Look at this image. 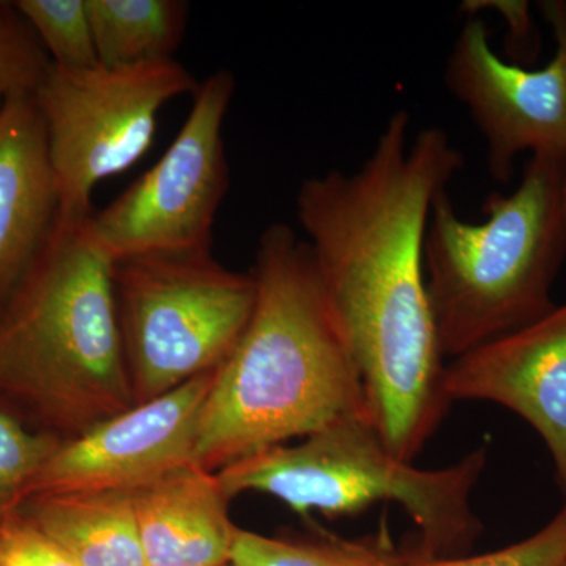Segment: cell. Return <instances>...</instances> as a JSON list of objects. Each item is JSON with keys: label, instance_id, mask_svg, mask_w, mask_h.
I'll return each instance as SVG.
<instances>
[{"label": "cell", "instance_id": "6", "mask_svg": "<svg viewBox=\"0 0 566 566\" xmlns=\"http://www.w3.org/2000/svg\"><path fill=\"white\" fill-rule=\"evenodd\" d=\"M134 401L145 403L216 370L256 301L251 273L207 255H142L112 263Z\"/></svg>", "mask_w": 566, "mask_h": 566}, {"label": "cell", "instance_id": "8", "mask_svg": "<svg viewBox=\"0 0 566 566\" xmlns=\"http://www.w3.org/2000/svg\"><path fill=\"white\" fill-rule=\"evenodd\" d=\"M237 80L219 70L200 82L180 132L155 166L87 219L112 263L142 255L212 253L216 216L230 185L223 125Z\"/></svg>", "mask_w": 566, "mask_h": 566}, {"label": "cell", "instance_id": "13", "mask_svg": "<svg viewBox=\"0 0 566 566\" xmlns=\"http://www.w3.org/2000/svg\"><path fill=\"white\" fill-rule=\"evenodd\" d=\"M218 472L186 464L134 491L147 566L232 564L238 527Z\"/></svg>", "mask_w": 566, "mask_h": 566}, {"label": "cell", "instance_id": "7", "mask_svg": "<svg viewBox=\"0 0 566 566\" xmlns=\"http://www.w3.org/2000/svg\"><path fill=\"white\" fill-rule=\"evenodd\" d=\"M199 84L175 59L122 69L66 70L51 63L33 102L61 192V218H91L96 185L139 161L151 147L163 107L193 95Z\"/></svg>", "mask_w": 566, "mask_h": 566}, {"label": "cell", "instance_id": "4", "mask_svg": "<svg viewBox=\"0 0 566 566\" xmlns=\"http://www.w3.org/2000/svg\"><path fill=\"white\" fill-rule=\"evenodd\" d=\"M562 180L564 159L531 156L515 191L486 197L479 223L460 218L447 191L436 197L423 270L447 359L556 307L551 290L566 256Z\"/></svg>", "mask_w": 566, "mask_h": 566}, {"label": "cell", "instance_id": "10", "mask_svg": "<svg viewBox=\"0 0 566 566\" xmlns=\"http://www.w3.org/2000/svg\"><path fill=\"white\" fill-rule=\"evenodd\" d=\"M214 371L134 405L76 438L62 439L29 488L40 494L134 493L193 464L197 430Z\"/></svg>", "mask_w": 566, "mask_h": 566}, {"label": "cell", "instance_id": "12", "mask_svg": "<svg viewBox=\"0 0 566 566\" xmlns=\"http://www.w3.org/2000/svg\"><path fill=\"white\" fill-rule=\"evenodd\" d=\"M61 192L33 95L0 114V312L61 221Z\"/></svg>", "mask_w": 566, "mask_h": 566}, {"label": "cell", "instance_id": "18", "mask_svg": "<svg viewBox=\"0 0 566 566\" xmlns=\"http://www.w3.org/2000/svg\"><path fill=\"white\" fill-rule=\"evenodd\" d=\"M61 442L0 403V523L28 501L33 479Z\"/></svg>", "mask_w": 566, "mask_h": 566}, {"label": "cell", "instance_id": "26", "mask_svg": "<svg viewBox=\"0 0 566 566\" xmlns=\"http://www.w3.org/2000/svg\"><path fill=\"white\" fill-rule=\"evenodd\" d=\"M564 566H566V564Z\"/></svg>", "mask_w": 566, "mask_h": 566}, {"label": "cell", "instance_id": "3", "mask_svg": "<svg viewBox=\"0 0 566 566\" xmlns=\"http://www.w3.org/2000/svg\"><path fill=\"white\" fill-rule=\"evenodd\" d=\"M85 223L61 218L0 312V403L62 439L136 405L112 262Z\"/></svg>", "mask_w": 566, "mask_h": 566}, {"label": "cell", "instance_id": "9", "mask_svg": "<svg viewBox=\"0 0 566 566\" xmlns=\"http://www.w3.org/2000/svg\"><path fill=\"white\" fill-rule=\"evenodd\" d=\"M539 11L556 39L543 69L504 61L476 17L464 22L446 63L447 88L486 142L488 172L504 185L523 153L566 156V0L539 2Z\"/></svg>", "mask_w": 566, "mask_h": 566}, {"label": "cell", "instance_id": "11", "mask_svg": "<svg viewBox=\"0 0 566 566\" xmlns=\"http://www.w3.org/2000/svg\"><path fill=\"white\" fill-rule=\"evenodd\" d=\"M446 392L455 401H488L515 412L553 458L566 505V304L447 364Z\"/></svg>", "mask_w": 566, "mask_h": 566}, {"label": "cell", "instance_id": "25", "mask_svg": "<svg viewBox=\"0 0 566 566\" xmlns=\"http://www.w3.org/2000/svg\"><path fill=\"white\" fill-rule=\"evenodd\" d=\"M3 2H0V6H2Z\"/></svg>", "mask_w": 566, "mask_h": 566}, {"label": "cell", "instance_id": "2", "mask_svg": "<svg viewBox=\"0 0 566 566\" xmlns=\"http://www.w3.org/2000/svg\"><path fill=\"white\" fill-rule=\"evenodd\" d=\"M256 301L232 353L214 371L197 430L193 464L227 465L346 416H368L353 354L292 227L260 234Z\"/></svg>", "mask_w": 566, "mask_h": 566}, {"label": "cell", "instance_id": "19", "mask_svg": "<svg viewBox=\"0 0 566 566\" xmlns=\"http://www.w3.org/2000/svg\"><path fill=\"white\" fill-rule=\"evenodd\" d=\"M51 61L13 3L0 6V114L17 96L33 95Z\"/></svg>", "mask_w": 566, "mask_h": 566}, {"label": "cell", "instance_id": "16", "mask_svg": "<svg viewBox=\"0 0 566 566\" xmlns=\"http://www.w3.org/2000/svg\"><path fill=\"white\" fill-rule=\"evenodd\" d=\"M234 566H408V546L394 542L386 526L370 535L344 538L316 534L308 538L268 536L238 527Z\"/></svg>", "mask_w": 566, "mask_h": 566}, {"label": "cell", "instance_id": "5", "mask_svg": "<svg viewBox=\"0 0 566 566\" xmlns=\"http://www.w3.org/2000/svg\"><path fill=\"white\" fill-rule=\"evenodd\" d=\"M486 463L488 447L480 446L447 468H417L390 452L368 416H346L297 444L271 447L218 475L230 499L271 495L304 517L316 512L337 520L392 502L416 524L423 553L457 557L482 534L472 493Z\"/></svg>", "mask_w": 566, "mask_h": 566}, {"label": "cell", "instance_id": "24", "mask_svg": "<svg viewBox=\"0 0 566 566\" xmlns=\"http://www.w3.org/2000/svg\"><path fill=\"white\" fill-rule=\"evenodd\" d=\"M223 566H234L233 564H229V565H223Z\"/></svg>", "mask_w": 566, "mask_h": 566}, {"label": "cell", "instance_id": "15", "mask_svg": "<svg viewBox=\"0 0 566 566\" xmlns=\"http://www.w3.org/2000/svg\"><path fill=\"white\" fill-rule=\"evenodd\" d=\"M99 65L170 61L188 28L181 0H87Z\"/></svg>", "mask_w": 566, "mask_h": 566}, {"label": "cell", "instance_id": "20", "mask_svg": "<svg viewBox=\"0 0 566 566\" xmlns=\"http://www.w3.org/2000/svg\"><path fill=\"white\" fill-rule=\"evenodd\" d=\"M566 564V505L538 532L480 556L436 557L417 542L408 546V566H564Z\"/></svg>", "mask_w": 566, "mask_h": 566}, {"label": "cell", "instance_id": "14", "mask_svg": "<svg viewBox=\"0 0 566 566\" xmlns=\"http://www.w3.org/2000/svg\"><path fill=\"white\" fill-rule=\"evenodd\" d=\"M20 512L80 566H147L133 493L32 495Z\"/></svg>", "mask_w": 566, "mask_h": 566}, {"label": "cell", "instance_id": "21", "mask_svg": "<svg viewBox=\"0 0 566 566\" xmlns=\"http://www.w3.org/2000/svg\"><path fill=\"white\" fill-rule=\"evenodd\" d=\"M0 566H80L20 510L0 523Z\"/></svg>", "mask_w": 566, "mask_h": 566}, {"label": "cell", "instance_id": "22", "mask_svg": "<svg viewBox=\"0 0 566 566\" xmlns=\"http://www.w3.org/2000/svg\"><path fill=\"white\" fill-rule=\"evenodd\" d=\"M464 10L479 11L485 9L497 10L509 21L510 29L515 33L516 41H528L535 35L534 22L528 13L527 2H465Z\"/></svg>", "mask_w": 566, "mask_h": 566}, {"label": "cell", "instance_id": "23", "mask_svg": "<svg viewBox=\"0 0 566 566\" xmlns=\"http://www.w3.org/2000/svg\"><path fill=\"white\" fill-rule=\"evenodd\" d=\"M562 192H564V205L566 212V156L564 158V180H562Z\"/></svg>", "mask_w": 566, "mask_h": 566}, {"label": "cell", "instance_id": "1", "mask_svg": "<svg viewBox=\"0 0 566 566\" xmlns=\"http://www.w3.org/2000/svg\"><path fill=\"white\" fill-rule=\"evenodd\" d=\"M409 128V112L395 111L356 172L301 182L296 216L359 370L368 419L394 455L415 463L452 406L423 243L436 197L464 156L444 129L411 140Z\"/></svg>", "mask_w": 566, "mask_h": 566}, {"label": "cell", "instance_id": "17", "mask_svg": "<svg viewBox=\"0 0 566 566\" xmlns=\"http://www.w3.org/2000/svg\"><path fill=\"white\" fill-rule=\"evenodd\" d=\"M13 6L35 33L52 65L66 70L99 65L87 0H20Z\"/></svg>", "mask_w": 566, "mask_h": 566}]
</instances>
